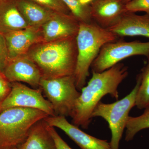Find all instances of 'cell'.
I'll list each match as a JSON object with an SVG mask.
<instances>
[{
	"label": "cell",
	"instance_id": "obj_8",
	"mask_svg": "<svg viewBox=\"0 0 149 149\" xmlns=\"http://www.w3.org/2000/svg\"><path fill=\"white\" fill-rule=\"evenodd\" d=\"M14 107L35 109L45 112L49 116H55L52 106L43 96L40 88H30L19 82L11 83L10 92L0 102V113Z\"/></svg>",
	"mask_w": 149,
	"mask_h": 149
},
{
	"label": "cell",
	"instance_id": "obj_9",
	"mask_svg": "<svg viewBox=\"0 0 149 149\" xmlns=\"http://www.w3.org/2000/svg\"><path fill=\"white\" fill-rule=\"evenodd\" d=\"M3 73L10 83L23 82L35 89L40 88L42 77L39 68L27 54L9 59Z\"/></svg>",
	"mask_w": 149,
	"mask_h": 149
},
{
	"label": "cell",
	"instance_id": "obj_2",
	"mask_svg": "<svg viewBox=\"0 0 149 149\" xmlns=\"http://www.w3.org/2000/svg\"><path fill=\"white\" fill-rule=\"evenodd\" d=\"M27 54L39 68L43 78L74 75L77 55L76 37L37 43Z\"/></svg>",
	"mask_w": 149,
	"mask_h": 149
},
{
	"label": "cell",
	"instance_id": "obj_26",
	"mask_svg": "<svg viewBox=\"0 0 149 149\" xmlns=\"http://www.w3.org/2000/svg\"><path fill=\"white\" fill-rule=\"evenodd\" d=\"M123 2L125 4L129 2L130 1H132V0H122Z\"/></svg>",
	"mask_w": 149,
	"mask_h": 149
},
{
	"label": "cell",
	"instance_id": "obj_6",
	"mask_svg": "<svg viewBox=\"0 0 149 149\" xmlns=\"http://www.w3.org/2000/svg\"><path fill=\"white\" fill-rule=\"evenodd\" d=\"M40 88L52 106L55 116H70L80 94L76 87L74 75L42 77Z\"/></svg>",
	"mask_w": 149,
	"mask_h": 149
},
{
	"label": "cell",
	"instance_id": "obj_13",
	"mask_svg": "<svg viewBox=\"0 0 149 149\" xmlns=\"http://www.w3.org/2000/svg\"><path fill=\"white\" fill-rule=\"evenodd\" d=\"M91 16L99 26L109 29L127 12L122 0H96L91 3Z\"/></svg>",
	"mask_w": 149,
	"mask_h": 149
},
{
	"label": "cell",
	"instance_id": "obj_11",
	"mask_svg": "<svg viewBox=\"0 0 149 149\" xmlns=\"http://www.w3.org/2000/svg\"><path fill=\"white\" fill-rule=\"evenodd\" d=\"M44 120L49 126L63 131L81 149H111L110 142L87 134L68 122L65 116H49Z\"/></svg>",
	"mask_w": 149,
	"mask_h": 149
},
{
	"label": "cell",
	"instance_id": "obj_25",
	"mask_svg": "<svg viewBox=\"0 0 149 149\" xmlns=\"http://www.w3.org/2000/svg\"><path fill=\"white\" fill-rule=\"evenodd\" d=\"M11 88V83L9 82L3 72H0V102L8 95Z\"/></svg>",
	"mask_w": 149,
	"mask_h": 149
},
{
	"label": "cell",
	"instance_id": "obj_24",
	"mask_svg": "<svg viewBox=\"0 0 149 149\" xmlns=\"http://www.w3.org/2000/svg\"><path fill=\"white\" fill-rule=\"evenodd\" d=\"M47 128L55 143L57 149H72L68 145L56 130L55 128L47 124Z\"/></svg>",
	"mask_w": 149,
	"mask_h": 149
},
{
	"label": "cell",
	"instance_id": "obj_20",
	"mask_svg": "<svg viewBox=\"0 0 149 149\" xmlns=\"http://www.w3.org/2000/svg\"><path fill=\"white\" fill-rule=\"evenodd\" d=\"M139 73L141 83L136 95L135 106L140 109L149 107V60Z\"/></svg>",
	"mask_w": 149,
	"mask_h": 149
},
{
	"label": "cell",
	"instance_id": "obj_10",
	"mask_svg": "<svg viewBox=\"0 0 149 149\" xmlns=\"http://www.w3.org/2000/svg\"><path fill=\"white\" fill-rule=\"evenodd\" d=\"M80 22L72 14L55 12L41 27L43 42H54L77 36Z\"/></svg>",
	"mask_w": 149,
	"mask_h": 149
},
{
	"label": "cell",
	"instance_id": "obj_17",
	"mask_svg": "<svg viewBox=\"0 0 149 149\" xmlns=\"http://www.w3.org/2000/svg\"><path fill=\"white\" fill-rule=\"evenodd\" d=\"M17 6L29 27H41L56 12L30 0H15Z\"/></svg>",
	"mask_w": 149,
	"mask_h": 149
},
{
	"label": "cell",
	"instance_id": "obj_4",
	"mask_svg": "<svg viewBox=\"0 0 149 149\" xmlns=\"http://www.w3.org/2000/svg\"><path fill=\"white\" fill-rule=\"evenodd\" d=\"M49 116L42 111L27 108H12L0 113V149L17 146L35 123Z\"/></svg>",
	"mask_w": 149,
	"mask_h": 149
},
{
	"label": "cell",
	"instance_id": "obj_18",
	"mask_svg": "<svg viewBox=\"0 0 149 149\" xmlns=\"http://www.w3.org/2000/svg\"><path fill=\"white\" fill-rule=\"evenodd\" d=\"M69 9L71 14L79 22H93L91 4L87 0H62Z\"/></svg>",
	"mask_w": 149,
	"mask_h": 149
},
{
	"label": "cell",
	"instance_id": "obj_23",
	"mask_svg": "<svg viewBox=\"0 0 149 149\" xmlns=\"http://www.w3.org/2000/svg\"><path fill=\"white\" fill-rule=\"evenodd\" d=\"M9 60L8 51L4 36L0 34V72H3Z\"/></svg>",
	"mask_w": 149,
	"mask_h": 149
},
{
	"label": "cell",
	"instance_id": "obj_22",
	"mask_svg": "<svg viewBox=\"0 0 149 149\" xmlns=\"http://www.w3.org/2000/svg\"><path fill=\"white\" fill-rule=\"evenodd\" d=\"M125 8L127 12H144L149 17V0H132L125 4Z\"/></svg>",
	"mask_w": 149,
	"mask_h": 149
},
{
	"label": "cell",
	"instance_id": "obj_5",
	"mask_svg": "<svg viewBox=\"0 0 149 149\" xmlns=\"http://www.w3.org/2000/svg\"><path fill=\"white\" fill-rule=\"evenodd\" d=\"M141 83L138 74L135 87L128 95L121 100L111 104L100 102L95 108L92 118L100 117L109 124L111 133L110 142L111 149H119V144L132 108L135 106L136 95Z\"/></svg>",
	"mask_w": 149,
	"mask_h": 149
},
{
	"label": "cell",
	"instance_id": "obj_12",
	"mask_svg": "<svg viewBox=\"0 0 149 149\" xmlns=\"http://www.w3.org/2000/svg\"><path fill=\"white\" fill-rule=\"evenodd\" d=\"M4 36L9 59L26 54L34 45L43 42L41 27H29Z\"/></svg>",
	"mask_w": 149,
	"mask_h": 149
},
{
	"label": "cell",
	"instance_id": "obj_28",
	"mask_svg": "<svg viewBox=\"0 0 149 149\" xmlns=\"http://www.w3.org/2000/svg\"><path fill=\"white\" fill-rule=\"evenodd\" d=\"M10 149H17V148L16 147H13V148H11Z\"/></svg>",
	"mask_w": 149,
	"mask_h": 149
},
{
	"label": "cell",
	"instance_id": "obj_16",
	"mask_svg": "<svg viewBox=\"0 0 149 149\" xmlns=\"http://www.w3.org/2000/svg\"><path fill=\"white\" fill-rule=\"evenodd\" d=\"M16 147L17 149H57L44 119L32 126L25 140Z\"/></svg>",
	"mask_w": 149,
	"mask_h": 149
},
{
	"label": "cell",
	"instance_id": "obj_15",
	"mask_svg": "<svg viewBox=\"0 0 149 149\" xmlns=\"http://www.w3.org/2000/svg\"><path fill=\"white\" fill-rule=\"evenodd\" d=\"M29 27L15 0H0V34L4 35Z\"/></svg>",
	"mask_w": 149,
	"mask_h": 149
},
{
	"label": "cell",
	"instance_id": "obj_7",
	"mask_svg": "<svg viewBox=\"0 0 149 149\" xmlns=\"http://www.w3.org/2000/svg\"><path fill=\"white\" fill-rule=\"evenodd\" d=\"M144 56L149 60V42H124L117 40L104 45L93 61L92 71L100 72L109 69L123 60L133 56Z\"/></svg>",
	"mask_w": 149,
	"mask_h": 149
},
{
	"label": "cell",
	"instance_id": "obj_3",
	"mask_svg": "<svg viewBox=\"0 0 149 149\" xmlns=\"http://www.w3.org/2000/svg\"><path fill=\"white\" fill-rule=\"evenodd\" d=\"M118 37L94 21L89 23L80 22L76 37L77 55L74 74L78 91L86 85L89 69L102 47L107 43L117 41Z\"/></svg>",
	"mask_w": 149,
	"mask_h": 149
},
{
	"label": "cell",
	"instance_id": "obj_1",
	"mask_svg": "<svg viewBox=\"0 0 149 149\" xmlns=\"http://www.w3.org/2000/svg\"><path fill=\"white\" fill-rule=\"evenodd\" d=\"M92 74L87 85L81 89L70 116L72 124L85 129L88 128L93 112L102 98L109 95L118 100V88L128 76V67L119 63L102 72L92 71Z\"/></svg>",
	"mask_w": 149,
	"mask_h": 149
},
{
	"label": "cell",
	"instance_id": "obj_21",
	"mask_svg": "<svg viewBox=\"0 0 149 149\" xmlns=\"http://www.w3.org/2000/svg\"><path fill=\"white\" fill-rule=\"evenodd\" d=\"M56 12L71 14L69 9L62 0H30Z\"/></svg>",
	"mask_w": 149,
	"mask_h": 149
},
{
	"label": "cell",
	"instance_id": "obj_14",
	"mask_svg": "<svg viewBox=\"0 0 149 149\" xmlns=\"http://www.w3.org/2000/svg\"><path fill=\"white\" fill-rule=\"evenodd\" d=\"M109 30L118 37L142 36L149 38V17L126 12L118 23Z\"/></svg>",
	"mask_w": 149,
	"mask_h": 149
},
{
	"label": "cell",
	"instance_id": "obj_19",
	"mask_svg": "<svg viewBox=\"0 0 149 149\" xmlns=\"http://www.w3.org/2000/svg\"><path fill=\"white\" fill-rule=\"evenodd\" d=\"M149 128V107L145 109L143 113L140 116H129L125 129V141H131L139 131Z\"/></svg>",
	"mask_w": 149,
	"mask_h": 149
},
{
	"label": "cell",
	"instance_id": "obj_27",
	"mask_svg": "<svg viewBox=\"0 0 149 149\" xmlns=\"http://www.w3.org/2000/svg\"><path fill=\"white\" fill-rule=\"evenodd\" d=\"M87 1L91 4V3L94 1H96V0H87Z\"/></svg>",
	"mask_w": 149,
	"mask_h": 149
}]
</instances>
